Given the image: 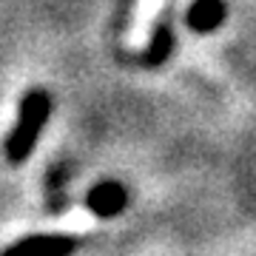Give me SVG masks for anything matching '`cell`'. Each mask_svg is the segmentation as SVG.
<instances>
[{
    "label": "cell",
    "mask_w": 256,
    "mask_h": 256,
    "mask_svg": "<svg viewBox=\"0 0 256 256\" xmlns=\"http://www.w3.org/2000/svg\"><path fill=\"white\" fill-rule=\"evenodd\" d=\"M225 14H228L225 0H194L185 20H188V28H194L196 34H210L222 26Z\"/></svg>",
    "instance_id": "277c9868"
},
{
    "label": "cell",
    "mask_w": 256,
    "mask_h": 256,
    "mask_svg": "<svg viewBox=\"0 0 256 256\" xmlns=\"http://www.w3.org/2000/svg\"><path fill=\"white\" fill-rule=\"evenodd\" d=\"M48 114H52V97H48L46 88H32V92L23 94L18 122L9 131L6 146H3V154H6V160L12 165L26 162L32 156L37 140H40V131L48 122Z\"/></svg>",
    "instance_id": "6da1fadb"
},
{
    "label": "cell",
    "mask_w": 256,
    "mask_h": 256,
    "mask_svg": "<svg viewBox=\"0 0 256 256\" xmlns=\"http://www.w3.org/2000/svg\"><path fill=\"white\" fill-rule=\"evenodd\" d=\"M77 239L63 236V234H37V236H26L9 245L0 256H72L77 250Z\"/></svg>",
    "instance_id": "7a4b0ae2"
},
{
    "label": "cell",
    "mask_w": 256,
    "mask_h": 256,
    "mask_svg": "<svg viewBox=\"0 0 256 256\" xmlns=\"http://www.w3.org/2000/svg\"><path fill=\"white\" fill-rule=\"evenodd\" d=\"M86 205L94 216L100 220H114L117 214H122L128 205V191L117 180H102L100 185H94L88 196H86Z\"/></svg>",
    "instance_id": "3957f363"
},
{
    "label": "cell",
    "mask_w": 256,
    "mask_h": 256,
    "mask_svg": "<svg viewBox=\"0 0 256 256\" xmlns=\"http://www.w3.org/2000/svg\"><path fill=\"white\" fill-rule=\"evenodd\" d=\"M171 48H174V32L168 26V20H160L151 34V43H148V52H146V63L148 66H160L171 57Z\"/></svg>",
    "instance_id": "5b68a950"
}]
</instances>
